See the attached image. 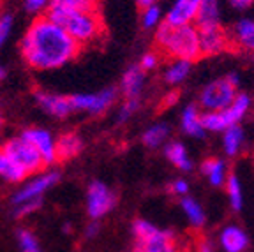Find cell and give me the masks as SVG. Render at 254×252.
<instances>
[{"label": "cell", "mask_w": 254, "mask_h": 252, "mask_svg": "<svg viewBox=\"0 0 254 252\" xmlns=\"http://www.w3.org/2000/svg\"><path fill=\"white\" fill-rule=\"evenodd\" d=\"M21 57L36 71H55L78 57L79 46L46 14L32 21L21 39Z\"/></svg>", "instance_id": "cell-1"}, {"label": "cell", "mask_w": 254, "mask_h": 252, "mask_svg": "<svg viewBox=\"0 0 254 252\" xmlns=\"http://www.w3.org/2000/svg\"><path fill=\"white\" fill-rule=\"evenodd\" d=\"M155 46L173 60L194 62L199 55V32L196 25H170L166 21L155 28Z\"/></svg>", "instance_id": "cell-2"}, {"label": "cell", "mask_w": 254, "mask_h": 252, "mask_svg": "<svg viewBox=\"0 0 254 252\" xmlns=\"http://www.w3.org/2000/svg\"><path fill=\"white\" fill-rule=\"evenodd\" d=\"M46 16L57 25H60L79 46L94 43L103 34V21L97 11H72L62 5L52 4L48 7Z\"/></svg>", "instance_id": "cell-3"}, {"label": "cell", "mask_w": 254, "mask_h": 252, "mask_svg": "<svg viewBox=\"0 0 254 252\" xmlns=\"http://www.w3.org/2000/svg\"><path fill=\"white\" fill-rule=\"evenodd\" d=\"M132 252H180L177 235L170 229H161L147 219L132 222Z\"/></svg>", "instance_id": "cell-4"}, {"label": "cell", "mask_w": 254, "mask_h": 252, "mask_svg": "<svg viewBox=\"0 0 254 252\" xmlns=\"http://www.w3.org/2000/svg\"><path fill=\"white\" fill-rule=\"evenodd\" d=\"M238 85H240V76L237 72L212 79L199 92V108L203 111H222L237 97Z\"/></svg>", "instance_id": "cell-5"}, {"label": "cell", "mask_w": 254, "mask_h": 252, "mask_svg": "<svg viewBox=\"0 0 254 252\" xmlns=\"http://www.w3.org/2000/svg\"><path fill=\"white\" fill-rule=\"evenodd\" d=\"M2 150H4L11 159H14V161L27 171V175L39 173L44 166H46L43 161V157L39 155V152H37V150L34 148L21 134L20 136H16V138H11L9 141H5L4 146H2Z\"/></svg>", "instance_id": "cell-6"}, {"label": "cell", "mask_w": 254, "mask_h": 252, "mask_svg": "<svg viewBox=\"0 0 254 252\" xmlns=\"http://www.w3.org/2000/svg\"><path fill=\"white\" fill-rule=\"evenodd\" d=\"M60 180L59 171H39L32 178L25 180V184L12 194V205H20L32 199H43V196L48 190L55 187Z\"/></svg>", "instance_id": "cell-7"}, {"label": "cell", "mask_w": 254, "mask_h": 252, "mask_svg": "<svg viewBox=\"0 0 254 252\" xmlns=\"http://www.w3.org/2000/svg\"><path fill=\"white\" fill-rule=\"evenodd\" d=\"M117 205V196L104 182L94 180L87 189V213L92 221L106 217Z\"/></svg>", "instance_id": "cell-8"}, {"label": "cell", "mask_w": 254, "mask_h": 252, "mask_svg": "<svg viewBox=\"0 0 254 252\" xmlns=\"http://www.w3.org/2000/svg\"><path fill=\"white\" fill-rule=\"evenodd\" d=\"M119 90L117 88H103L99 92H90V94H74L71 97L72 111H85L90 115H101L113 104L117 99Z\"/></svg>", "instance_id": "cell-9"}, {"label": "cell", "mask_w": 254, "mask_h": 252, "mask_svg": "<svg viewBox=\"0 0 254 252\" xmlns=\"http://www.w3.org/2000/svg\"><path fill=\"white\" fill-rule=\"evenodd\" d=\"M21 136L39 152V155L43 157L46 166H53L59 161V155H57V139L48 129H43V127H28V129H25L21 132Z\"/></svg>", "instance_id": "cell-10"}, {"label": "cell", "mask_w": 254, "mask_h": 252, "mask_svg": "<svg viewBox=\"0 0 254 252\" xmlns=\"http://www.w3.org/2000/svg\"><path fill=\"white\" fill-rule=\"evenodd\" d=\"M37 106L48 113L50 117L55 119H65L72 113V104L69 95H60V94H52V92H36L34 95Z\"/></svg>", "instance_id": "cell-11"}, {"label": "cell", "mask_w": 254, "mask_h": 252, "mask_svg": "<svg viewBox=\"0 0 254 252\" xmlns=\"http://www.w3.org/2000/svg\"><path fill=\"white\" fill-rule=\"evenodd\" d=\"M201 0H173L164 14V21L170 25H194Z\"/></svg>", "instance_id": "cell-12"}, {"label": "cell", "mask_w": 254, "mask_h": 252, "mask_svg": "<svg viewBox=\"0 0 254 252\" xmlns=\"http://www.w3.org/2000/svg\"><path fill=\"white\" fill-rule=\"evenodd\" d=\"M199 32V50L201 55L205 57H215L226 52L230 46V36L222 27L217 28H203Z\"/></svg>", "instance_id": "cell-13"}, {"label": "cell", "mask_w": 254, "mask_h": 252, "mask_svg": "<svg viewBox=\"0 0 254 252\" xmlns=\"http://www.w3.org/2000/svg\"><path fill=\"white\" fill-rule=\"evenodd\" d=\"M143 88H145V71L139 63H132L124 71L119 90L126 99H138Z\"/></svg>", "instance_id": "cell-14"}, {"label": "cell", "mask_w": 254, "mask_h": 252, "mask_svg": "<svg viewBox=\"0 0 254 252\" xmlns=\"http://www.w3.org/2000/svg\"><path fill=\"white\" fill-rule=\"evenodd\" d=\"M230 43L238 50L254 53V20L253 18H240L230 30Z\"/></svg>", "instance_id": "cell-15"}, {"label": "cell", "mask_w": 254, "mask_h": 252, "mask_svg": "<svg viewBox=\"0 0 254 252\" xmlns=\"http://www.w3.org/2000/svg\"><path fill=\"white\" fill-rule=\"evenodd\" d=\"M219 244L224 252H244L249 247V237L240 226H224L219 233Z\"/></svg>", "instance_id": "cell-16"}, {"label": "cell", "mask_w": 254, "mask_h": 252, "mask_svg": "<svg viewBox=\"0 0 254 252\" xmlns=\"http://www.w3.org/2000/svg\"><path fill=\"white\" fill-rule=\"evenodd\" d=\"M222 0H201L199 4V11L196 16V28L203 30V28H217L222 27Z\"/></svg>", "instance_id": "cell-17"}, {"label": "cell", "mask_w": 254, "mask_h": 252, "mask_svg": "<svg viewBox=\"0 0 254 252\" xmlns=\"http://www.w3.org/2000/svg\"><path fill=\"white\" fill-rule=\"evenodd\" d=\"M201 110L196 104H187L182 110V117H180V129L184 134L190 136V138H205V127H203L201 120Z\"/></svg>", "instance_id": "cell-18"}, {"label": "cell", "mask_w": 254, "mask_h": 252, "mask_svg": "<svg viewBox=\"0 0 254 252\" xmlns=\"http://www.w3.org/2000/svg\"><path fill=\"white\" fill-rule=\"evenodd\" d=\"M251 106H253V101H251L249 95L244 94V92H238L237 97L221 111L226 126L230 127V126H237V124H242V120L246 119L247 113L251 111Z\"/></svg>", "instance_id": "cell-19"}, {"label": "cell", "mask_w": 254, "mask_h": 252, "mask_svg": "<svg viewBox=\"0 0 254 252\" xmlns=\"http://www.w3.org/2000/svg\"><path fill=\"white\" fill-rule=\"evenodd\" d=\"M201 173L208 180L212 187H222L226 186L228 180V166L222 159H206L201 162Z\"/></svg>", "instance_id": "cell-20"}, {"label": "cell", "mask_w": 254, "mask_h": 252, "mask_svg": "<svg viewBox=\"0 0 254 252\" xmlns=\"http://www.w3.org/2000/svg\"><path fill=\"white\" fill-rule=\"evenodd\" d=\"M244 145H246V130L240 124L230 126L222 132V150L228 157H235L240 154Z\"/></svg>", "instance_id": "cell-21"}, {"label": "cell", "mask_w": 254, "mask_h": 252, "mask_svg": "<svg viewBox=\"0 0 254 252\" xmlns=\"http://www.w3.org/2000/svg\"><path fill=\"white\" fill-rule=\"evenodd\" d=\"M164 155L166 159L175 166V168H179L180 171H192V161H190V155L187 152L186 145L180 141H170L164 145Z\"/></svg>", "instance_id": "cell-22"}, {"label": "cell", "mask_w": 254, "mask_h": 252, "mask_svg": "<svg viewBox=\"0 0 254 252\" xmlns=\"http://www.w3.org/2000/svg\"><path fill=\"white\" fill-rule=\"evenodd\" d=\"M27 171L0 148V180L7 184H21L27 180Z\"/></svg>", "instance_id": "cell-23"}, {"label": "cell", "mask_w": 254, "mask_h": 252, "mask_svg": "<svg viewBox=\"0 0 254 252\" xmlns=\"http://www.w3.org/2000/svg\"><path fill=\"white\" fill-rule=\"evenodd\" d=\"M81 150H83V139L74 132L62 134L57 139V155H59V161L74 159L76 155L81 154Z\"/></svg>", "instance_id": "cell-24"}, {"label": "cell", "mask_w": 254, "mask_h": 252, "mask_svg": "<svg viewBox=\"0 0 254 252\" xmlns=\"http://www.w3.org/2000/svg\"><path fill=\"white\" fill-rule=\"evenodd\" d=\"M180 208H182L184 215L187 217V221L190 222L192 228H201L205 224L206 221L205 210H203V206L192 196L187 194V196L180 197Z\"/></svg>", "instance_id": "cell-25"}, {"label": "cell", "mask_w": 254, "mask_h": 252, "mask_svg": "<svg viewBox=\"0 0 254 252\" xmlns=\"http://www.w3.org/2000/svg\"><path fill=\"white\" fill-rule=\"evenodd\" d=\"M171 127L166 122H157L154 126L148 127L143 132V145L147 148H159V146L166 145V139L170 138Z\"/></svg>", "instance_id": "cell-26"}, {"label": "cell", "mask_w": 254, "mask_h": 252, "mask_svg": "<svg viewBox=\"0 0 254 252\" xmlns=\"http://www.w3.org/2000/svg\"><path fill=\"white\" fill-rule=\"evenodd\" d=\"M190 67L192 62L189 60H171L170 65L164 69V81L168 85H180L190 74Z\"/></svg>", "instance_id": "cell-27"}, {"label": "cell", "mask_w": 254, "mask_h": 252, "mask_svg": "<svg viewBox=\"0 0 254 252\" xmlns=\"http://www.w3.org/2000/svg\"><path fill=\"white\" fill-rule=\"evenodd\" d=\"M226 194L231 208L235 212H240L244 208V189H242V182H240V178L237 175H228Z\"/></svg>", "instance_id": "cell-28"}, {"label": "cell", "mask_w": 254, "mask_h": 252, "mask_svg": "<svg viewBox=\"0 0 254 252\" xmlns=\"http://www.w3.org/2000/svg\"><path fill=\"white\" fill-rule=\"evenodd\" d=\"M164 21V12L159 4L148 5V7H143L141 12V25L145 28H159V25Z\"/></svg>", "instance_id": "cell-29"}, {"label": "cell", "mask_w": 254, "mask_h": 252, "mask_svg": "<svg viewBox=\"0 0 254 252\" xmlns=\"http://www.w3.org/2000/svg\"><path fill=\"white\" fill-rule=\"evenodd\" d=\"M16 240H18V245H20V251L21 252H43L39 245V240L30 229H18L16 231Z\"/></svg>", "instance_id": "cell-30"}, {"label": "cell", "mask_w": 254, "mask_h": 252, "mask_svg": "<svg viewBox=\"0 0 254 252\" xmlns=\"http://www.w3.org/2000/svg\"><path fill=\"white\" fill-rule=\"evenodd\" d=\"M201 120L206 132H224L228 129L221 111H203Z\"/></svg>", "instance_id": "cell-31"}, {"label": "cell", "mask_w": 254, "mask_h": 252, "mask_svg": "<svg viewBox=\"0 0 254 252\" xmlns=\"http://www.w3.org/2000/svg\"><path fill=\"white\" fill-rule=\"evenodd\" d=\"M55 5H62V7L72 9V11H97L99 7V0H60L55 2Z\"/></svg>", "instance_id": "cell-32"}, {"label": "cell", "mask_w": 254, "mask_h": 252, "mask_svg": "<svg viewBox=\"0 0 254 252\" xmlns=\"http://www.w3.org/2000/svg\"><path fill=\"white\" fill-rule=\"evenodd\" d=\"M41 206H43V199H32L27 201V203H20V205H12V215L16 219H23V217L36 213Z\"/></svg>", "instance_id": "cell-33"}, {"label": "cell", "mask_w": 254, "mask_h": 252, "mask_svg": "<svg viewBox=\"0 0 254 252\" xmlns=\"http://www.w3.org/2000/svg\"><path fill=\"white\" fill-rule=\"evenodd\" d=\"M138 108L139 99H126L122 106L119 108V111H117V124H126L138 111Z\"/></svg>", "instance_id": "cell-34"}, {"label": "cell", "mask_w": 254, "mask_h": 252, "mask_svg": "<svg viewBox=\"0 0 254 252\" xmlns=\"http://www.w3.org/2000/svg\"><path fill=\"white\" fill-rule=\"evenodd\" d=\"M12 27H14V18L11 12H0V48L9 41Z\"/></svg>", "instance_id": "cell-35"}, {"label": "cell", "mask_w": 254, "mask_h": 252, "mask_svg": "<svg viewBox=\"0 0 254 252\" xmlns=\"http://www.w3.org/2000/svg\"><path fill=\"white\" fill-rule=\"evenodd\" d=\"M52 4V0H23V5L30 14H39L46 12L48 7Z\"/></svg>", "instance_id": "cell-36"}, {"label": "cell", "mask_w": 254, "mask_h": 252, "mask_svg": "<svg viewBox=\"0 0 254 252\" xmlns=\"http://www.w3.org/2000/svg\"><path fill=\"white\" fill-rule=\"evenodd\" d=\"M139 65H141V69L145 72L152 71V69H155V67L159 65V55H157V53H154V52L145 53V55L141 57V60H139Z\"/></svg>", "instance_id": "cell-37"}, {"label": "cell", "mask_w": 254, "mask_h": 252, "mask_svg": "<svg viewBox=\"0 0 254 252\" xmlns=\"http://www.w3.org/2000/svg\"><path fill=\"white\" fill-rule=\"evenodd\" d=\"M171 192L177 194V196H187L189 194V182L186 178H177V180L171 184Z\"/></svg>", "instance_id": "cell-38"}, {"label": "cell", "mask_w": 254, "mask_h": 252, "mask_svg": "<svg viewBox=\"0 0 254 252\" xmlns=\"http://www.w3.org/2000/svg\"><path fill=\"white\" fill-rule=\"evenodd\" d=\"M226 2L235 11H246V9H249L254 4V0H226Z\"/></svg>", "instance_id": "cell-39"}, {"label": "cell", "mask_w": 254, "mask_h": 252, "mask_svg": "<svg viewBox=\"0 0 254 252\" xmlns=\"http://www.w3.org/2000/svg\"><path fill=\"white\" fill-rule=\"evenodd\" d=\"M99 235V222L97 221H92L90 224L87 226V229H85V237L87 238H94Z\"/></svg>", "instance_id": "cell-40"}, {"label": "cell", "mask_w": 254, "mask_h": 252, "mask_svg": "<svg viewBox=\"0 0 254 252\" xmlns=\"http://www.w3.org/2000/svg\"><path fill=\"white\" fill-rule=\"evenodd\" d=\"M177 99H179V94H177V92H171V94H168L166 97H164V104H166V106H173V104L177 103Z\"/></svg>", "instance_id": "cell-41"}, {"label": "cell", "mask_w": 254, "mask_h": 252, "mask_svg": "<svg viewBox=\"0 0 254 252\" xmlns=\"http://www.w3.org/2000/svg\"><path fill=\"white\" fill-rule=\"evenodd\" d=\"M198 252H214V247H212L210 242L203 240L201 244L198 245Z\"/></svg>", "instance_id": "cell-42"}, {"label": "cell", "mask_w": 254, "mask_h": 252, "mask_svg": "<svg viewBox=\"0 0 254 252\" xmlns=\"http://www.w3.org/2000/svg\"><path fill=\"white\" fill-rule=\"evenodd\" d=\"M136 2H138L139 7H148V5L157 4V0H136Z\"/></svg>", "instance_id": "cell-43"}, {"label": "cell", "mask_w": 254, "mask_h": 252, "mask_svg": "<svg viewBox=\"0 0 254 252\" xmlns=\"http://www.w3.org/2000/svg\"><path fill=\"white\" fill-rule=\"evenodd\" d=\"M71 224H69V222H65V224H64V233H69V231H71Z\"/></svg>", "instance_id": "cell-44"}, {"label": "cell", "mask_w": 254, "mask_h": 252, "mask_svg": "<svg viewBox=\"0 0 254 252\" xmlns=\"http://www.w3.org/2000/svg\"><path fill=\"white\" fill-rule=\"evenodd\" d=\"M2 78H4V67L0 65V79H2Z\"/></svg>", "instance_id": "cell-45"}, {"label": "cell", "mask_w": 254, "mask_h": 252, "mask_svg": "<svg viewBox=\"0 0 254 252\" xmlns=\"http://www.w3.org/2000/svg\"><path fill=\"white\" fill-rule=\"evenodd\" d=\"M2 126H4V119H2V115H0V129H2Z\"/></svg>", "instance_id": "cell-46"}, {"label": "cell", "mask_w": 254, "mask_h": 252, "mask_svg": "<svg viewBox=\"0 0 254 252\" xmlns=\"http://www.w3.org/2000/svg\"><path fill=\"white\" fill-rule=\"evenodd\" d=\"M55 2H60V0H52V4H55ZM52 4H50V5H52Z\"/></svg>", "instance_id": "cell-47"}, {"label": "cell", "mask_w": 254, "mask_h": 252, "mask_svg": "<svg viewBox=\"0 0 254 252\" xmlns=\"http://www.w3.org/2000/svg\"><path fill=\"white\" fill-rule=\"evenodd\" d=\"M253 62H254V53H253Z\"/></svg>", "instance_id": "cell-48"}]
</instances>
